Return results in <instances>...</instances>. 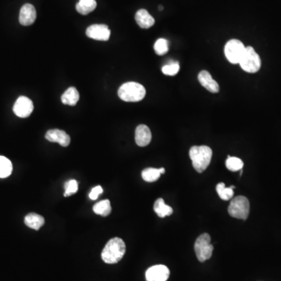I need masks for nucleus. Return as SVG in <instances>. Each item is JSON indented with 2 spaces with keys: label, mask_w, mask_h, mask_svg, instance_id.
<instances>
[{
  "label": "nucleus",
  "mask_w": 281,
  "mask_h": 281,
  "mask_svg": "<svg viewBox=\"0 0 281 281\" xmlns=\"http://www.w3.org/2000/svg\"><path fill=\"white\" fill-rule=\"evenodd\" d=\"M126 253V245L120 238H114L107 242L102 251V259L107 264L120 262Z\"/></svg>",
  "instance_id": "1"
},
{
  "label": "nucleus",
  "mask_w": 281,
  "mask_h": 281,
  "mask_svg": "<svg viewBox=\"0 0 281 281\" xmlns=\"http://www.w3.org/2000/svg\"><path fill=\"white\" fill-rule=\"evenodd\" d=\"M189 156L195 171L198 173H203L210 164L212 151L210 147L206 145L193 146L190 149Z\"/></svg>",
  "instance_id": "2"
},
{
  "label": "nucleus",
  "mask_w": 281,
  "mask_h": 281,
  "mask_svg": "<svg viewBox=\"0 0 281 281\" xmlns=\"http://www.w3.org/2000/svg\"><path fill=\"white\" fill-rule=\"evenodd\" d=\"M146 94L145 88L137 82H127L122 84L118 90L119 97L123 101L139 102L144 99Z\"/></svg>",
  "instance_id": "3"
},
{
  "label": "nucleus",
  "mask_w": 281,
  "mask_h": 281,
  "mask_svg": "<svg viewBox=\"0 0 281 281\" xmlns=\"http://www.w3.org/2000/svg\"><path fill=\"white\" fill-rule=\"evenodd\" d=\"M239 64L245 71L251 73H256L260 70L261 59L252 47L247 46L246 47V50Z\"/></svg>",
  "instance_id": "4"
},
{
  "label": "nucleus",
  "mask_w": 281,
  "mask_h": 281,
  "mask_svg": "<svg viewBox=\"0 0 281 281\" xmlns=\"http://www.w3.org/2000/svg\"><path fill=\"white\" fill-rule=\"evenodd\" d=\"M250 203L245 196H238L231 200L229 206L228 212L230 215L236 219L246 220L249 215Z\"/></svg>",
  "instance_id": "5"
},
{
  "label": "nucleus",
  "mask_w": 281,
  "mask_h": 281,
  "mask_svg": "<svg viewBox=\"0 0 281 281\" xmlns=\"http://www.w3.org/2000/svg\"><path fill=\"white\" fill-rule=\"evenodd\" d=\"M195 251L197 258L201 262L211 258L213 251V246L211 244V238L208 234H203L197 238L195 244Z\"/></svg>",
  "instance_id": "6"
},
{
  "label": "nucleus",
  "mask_w": 281,
  "mask_h": 281,
  "mask_svg": "<svg viewBox=\"0 0 281 281\" xmlns=\"http://www.w3.org/2000/svg\"><path fill=\"white\" fill-rule=\"evenodd\" d=\"M245 50L246 47L238 39L230 40L224 47L225 56L229 62L233 64H239Z\"/></svg>",
  "instance_id": "7"
},
{
  "label": "nucleus",
  "mask_w": 281,
  "mask_h": 281,
  "mask_svg": "<svg viewBox=\"0 0 281 281\" xmlns=\"http://www.w3.org/2000/svg\"><path fill=\"white\" fill-rule=\"evenodd\" d=\"M13 109L17 116L21 118H26L33 112L34 105L30 99H28L26 96H21L16 101Z\"/></svg>",
  "instance_id": "8"
},
{
  "label": "nucleus",
  "mask_w": 281,
  "mask_h": 281,
  "mask_svg": "<svg viewBox=\"0 0 281 281\" xmlns=\"http://www.w3.org/2000/svg\"><path fill=\"white\" fill-rule=\"evenodd\" d=\"M171 272L164 265H156L147 270L145 279L147 281H167Z\"/></svg>",
  "instance_id": "9"
},
{
  "label": "nucleus",
  "mask_w": 281,
  "mask_h": 281,
  "mask_svg": "<svg viewBox=\"0 0 281 281\" xmlns=\"http://www.w3.org/2000/svg\"><path fill=\"white\" fill-rule=\"evenodd\" d=\"M86 35L92 39L108 41L110 37V30L107 25H93L87 28Z\"/></svg>",
  "instance_id": "10"
},
{
  "label": "nucleus",
  "mask_w": 281,
  "mask_h": 281,
  "mask_svg": "<svg viewBox=\"0 0 281 281\" xmlns=\"http://www.w3.org/2000/svg\"><path fill=\"white\" fill-rule=\"evenodd\" d=\"M37 17L35 8L32 4H25L21 7L19 16V21L23 26H29L34 24Z\"/></svg>",
  "instance_id": "11"
},
{
  "label": "nucleus",
  "mask_w": 281,
  "mask_h": 281,
  "mask_svg": "<svg viewBox=\"0 0 281 281\" xmlns=\"http://www.w3.org/2000/svg\"><path fill=\"white\" fill-rule=\"evenodd\" d=\"M45 139L50 142H57L63 147H68L70 138L65 131L59 129L49 130L45 134Z\"/></svg>",
  "instance_id": "12"
},
{
  "label": "nucleus",
  "mask_w": 281,
  "mask_h": 281,
  "mask_svg": "<svg viewBox=\"0 0 281 281\" xmlns=\"http://www.w3.org/2000/svg\"><path fill=\"white\" fill-rule=\"evenodd\" d=\"M152 140V133L149 128L144 124L138 126L135 130V141L140 147L147 146Z\"/></svg>",
  "instance_id": "13"
},
{
  "label": "nucleus",
  "mask_w": 281,
  "mask_h": 281,
  "mask_svg": "<svg viewBox=\"0 0 281 281\" xmlns=\"http://www.w3.org/2000/svg\"><path fill=\"white\" fill-rule=\"evenodd\" d=\"M199 83H200L206 90L212 93H217L219 91V86L218 83L212 78V76L207 70H203L199 73Z\"/></svg>",
  "instance_id": "14"
},
{
  "label": "nucleus",
  "mask_w": 281,
  "mask_h": 281,
  "mask_svg": "<svg viewBox=\"0 0 281 281\" xmlns=\"http://www.w3.org/2000/svg\"><path fill=\"white\" fill-rule=\"evenodd\" d=\"M135 21L140 28H144V29H148L153 26L155 24L153 17L150 15L146 9H139V11L136 13Z\"/></svg>",
  "instance_id": "15"
},
{
  "label": "nucleus",
  "mask_w": 281,
  "mask_h": 281,
  "mask_svg": "<svg viewBox=\"0 0 281 281\" xmlns=\"http://www.w3.org/2000/svg\"><path fill=\"white\" fill-rule=\"evenodd\" d=\"M25 223L28 227L37 231L43 226L44 223H45V219H44L43 216H41L38 214L32 212V213L28 214L25 216Z\"/></svg>",
  "instance_id": "16"
},
{
  "label": "nucleus",
  "mask_w": 281,
  "mask_h": 281,
  "mask_svg": "<svg viewBox=\"0 0 281 281\" xmlns=\"http://www.w3.org/2000/svg\"><path fill=\"white\" fill-rule=\"evenodd\" d=\"M80 99L78 91L74 87H70L61 96V101L65 105H75Z\"/></svg>",
  "instance_id": "17"
},
{
  "label": "nucleus",
  "mask_w": 281,
  "mask_h": 281,
  "mask_svg": "<svg viewBox=\"0 0 281 281\" xmlns=\"http://www.w3.org/2000/svg\"><path fill=\"white\" fill-rule=\"evenodd\" d=\"M154 211L157 214L158 216L161 218L172 215L173 213V209L171 206L166 205L163 199H158L156 201L154 204Z\"/></svg>",
  "instance_id": "18"
},
{
  "label": "nucleus",
  "mask_w": 281,
  "mask_h": 281,
  "mask_svg": "<svg viewBox=\"0 0 281 281\" xmlns=\"http://www.w3.org/2000/svg\"><path fill=\"white\" fill-rule=\"evenodd\" d=\"M97 6V2L96 0L90 1H79L76 5V9L79 13L82 15H87L88 13L93 11Z\"/></svg>",
  "instance_id": "19"
},
{
  "label": "nucleus",
  "mask_w": 281,
  "mask_h": 281,
  "mask_svg": "<svg viewBox=\"0 0 281 281\" xmlns=\"http://www.w3.org/2000/svg\"><path fill=\"white\" fill-rule=\"evenodd\" d=\"M93 211L97 215H101L103 216L109 215L112 211L110 202L108 199H105V200H103L100 203H96L93 206Z\"/></svg>",
  "instance_id": "20"
},
{
  "label": "nucleus",
  "mask_w": 281,
  "mask_h": 281,
  "mask_svg": "<svg viewBox=\"0 0 281 281\" xmlns=\"http://www.w3.org/2000/svg\"><path fill=\"white\" fill-rule=\"evenodd\" d=\"M234 186L226 187L224 183H219L216 185V191L222 200L228 201L234 196Z\"/></svg>",
  "instance_id": "21"
},
{
  "label": "nucleus",
  "mask_w": 281,
  "mask_h": 281,
  "mask_svg": "<svg viewBox=\"0 0 281 281\" xmlns=\"http://www.w3.org/2000/svg\"><path fill=\"white\" fill-rule=\"evenodd\" d=\"M13 165L9 159L0 156V178H6L11 175Z\"/></svg>",
  "instance_id": "22"
},
{
  "label": "nucleus",
  "mask_w": 281,
  "mask_h": 281,
  "mask_svg": "<svg viewBox=\"0 0 281 281\" xmlns=\"http://www.w3.org/2000/svg\"><path fill=\"white\" fill-rule=\"evenodd\" d=\"M161 176L160 169L146 168L141 173L143 180L146 182H154L159 180Z\"/></svg>",
  "instance_id": "23"
},
{
  "label": "nucleus",
  "mask_w": 281,
  "mask_h": 281,
  "mask_svg": "<svg viewBox=\"0 0 281 281\" xmlns=\"http://www.w3.org/2000/svg\"><path fill=\"white\" fill-rule=\"evenodd\" d=\"M226 167L229 171L236 172V171H242L244 167V163L239 158L228 156L227 161H226Z\"/></svg>",
  "instance_id": "24"
},
{
  "label": "nucleus",
  "mask_w": 281,
  "mask_h": 281,
  "mask_svg": "<svg viewBox=\"0 0 281 281\" xmlns=\"http://www.w3.org/2000/svg\"><path fill=\"white\" fill-rule=\"evenodd\" d=\"M154 49L156 54L163 56L169 51V42L165 38H159L154 45Z\"/></svg>",
  "instance_id": "25"
},
{
  "label": "nucleus",
  "mask_w": 281,
  "mask_h": 281,
  "mask_svg": "<svg viewBox=\"0 0 281 281\" xmlns=\"http://www.w3.org/2000/svg\"><path fill=\"white\" fill-rule=\"evenodd\" d=\"M180 70V65L177 62H172L164 66L162 68V72L165 75L175 76Z\"/></svg>",
  "instance_id": "26"
},
{
  "label": "nucleus",
  "mask_w": 281,
  "mask_h": 281,
  "mask_svg": "<svg viewBox=\"0 0 281 281\" xmlns=\"http://www.w3.org/2000/svg\"><path fill=\"white\" fill-rule=\"evenodd\" d=\"M64 188H65V193H64L65 197H69L76 193L78 190V184H77V180H70L66 182Z\"/></svg>",
  "instance_id": "27"
},
{
  "label": "nucleus",
  "mask_w": 281,
  "mask_h": 281,
  "mask_svg": "<svg viewBox=\"0 0 281 281\" xmlns=\"http://www.w3.org/2000/svg\"><path fill=\"white\" fill-rule=\"evenodd\" d=\"M103 190L101 186H96V187L92 188V191H91L90 194H89V198L92 200H96L98 199V197L103 193Z\"/></svg>",
  "instance_id": "28"
},
{
  "label": "nucleus",
  "mask_w": 281,
  "mask_h": 281,
  "mask_svg": "<svg viewBox=\"0 0 281 281\" xmlns=\"http://www.w3.org/2000/svg\"><path fill=\"white\" fill-rule=\"evenodd\" d=\"M159 10H163V6H159Z\"/></svg>",
  "instance_id": "29"
},
{
  "label": "nucleus",
  "mask_w": 281,
  "mask_h": 281,
  "mask_svg": "<svg viewBox=\"0 0 281 281\" xmlns=\"http://www.w3.org/2000/svg\"><path fill=\"white\" fill-rule=\"evenodd\" d=\"M79 1H90V0H79Z\"/></svg>",
  "instance_id": "30"
}]
</instances>
